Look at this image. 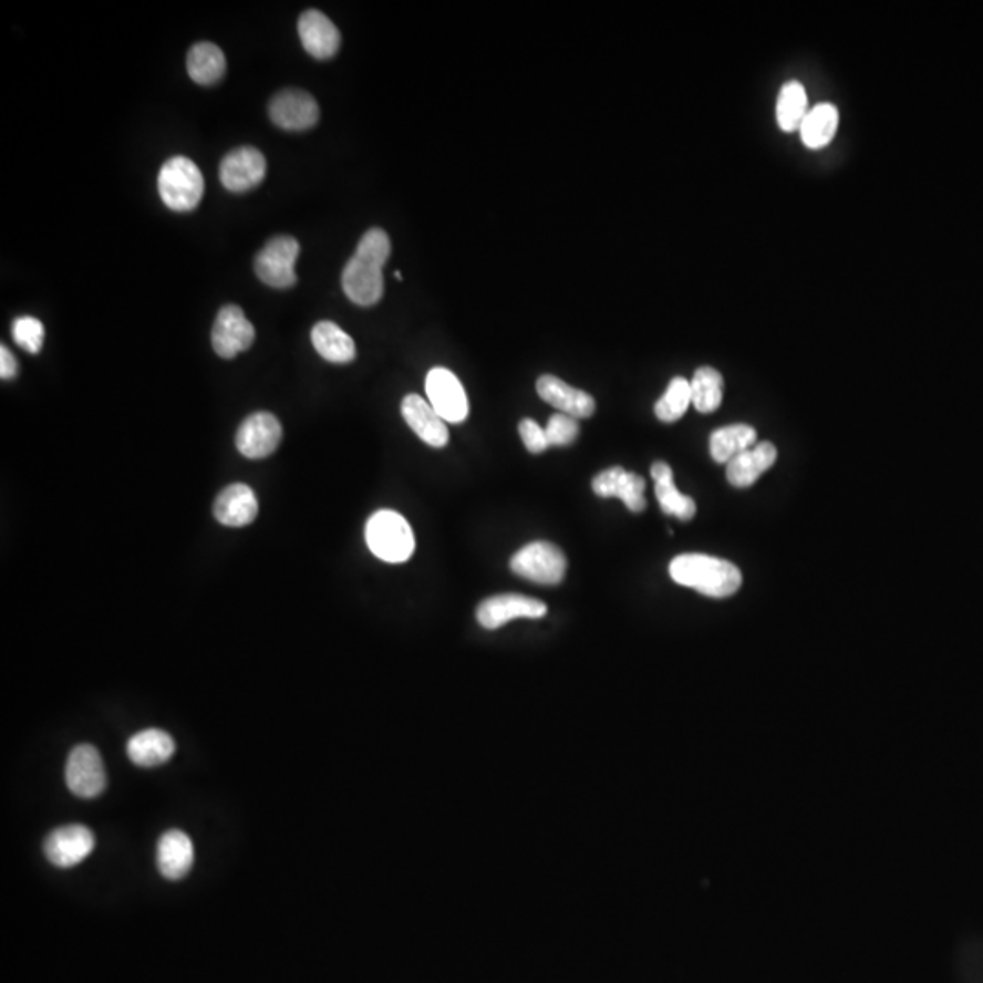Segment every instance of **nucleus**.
Returning a JSON list of instances; mask_svg holds the SVG:
<instances>
[{
  "mask_svg": "<svg viewBox=\"0 0 983 983\" xmlns=\"http://www.w3.org/2000/svg\"><path fill=\"white\" fill-rule=\"evenodd\" d=\"M390 237L381 228H370L343 270V290L359 307H372L384 292L383 267L389 261Z\"/></svg>",
  "mask_w": 983,
  "mask_h": 983,
  "instance_id": "nucleus-1",
  "label": "nucleus"
},
{
  "mask_svg": "<svg viewBox=\"0 0 983 983\" xmlns=\"http://www.w3.org/2000/svg\"><path fill=\"white\" fill-rule=\"evenodd\" d=\"M671 578L711 598H728L742 587V572L736 565L705 553H683L672 559Z\"/></svg>",
  "mask_w": 983,
  "mask_h": 983,
  "instance_id": "nucleus-2",
  "label": "nucleus"
},
{
  "mask_svg": "<svg viewBox=\"0 0 983 983\" xmlns=\"http://www.w3.org/2000/svg\"><path fill=\"white\" fill-rule=\"evenodd\" d=\"M161 199L169 210L190 211L199 206L205 194V179L197 164L175 155L163 164L157 179Z\"/></svg>",
  "mask_w": 983,
  "mask_h": 983,
  "instance_id": "nucleus-3",
  "label": "nucleus"
},
{
  "mask_svg": "<svg viewBox=\"0 0 983 983\" xmlns=\"http://www.w3.org/2000/svg\"><path fill=\"white\" fill-rule=\"evenodd\" d=\"M366 545L386 563H405L414 553L415 539L408 521L394 510H380L366 522Z\"/></svg>",
  "mask_w": 983,
  "mask_h": 983,
  "instance_id": "nucleus-4",
  "label": "nucleus"
},
{
  "mask_svg": "<svg viewBox=\"0 0 983 983\" xmlns=\"http://www.w3.org/2000/svg\"><path fill=\"white\" fill-rule=\"evenodd\" d=\"M510 569L534 583L559 584L567 572V558L556 545L534 541L514 553Z\"/></svg>",
  "mask_w": 983,
  "mask_h": 983,
  "instance_id": "nucleus-5",
  "label": "nucleus"
},
{
  "mask_svg": "<svg viewBox=\"0 0 983 983\" xmlns=\"http://www.w3.org/2000/svg\"><path fill=\"white\" fill-rule=\"evenodd\" d=\"M301 246L293 237H273L256 257V273L272 288H292L298 282L296 261Z\"/></svg>",
  "mask_w": 983,
  "mask_h": 983,
  "instance_id": "nucleus-6",
  "label": "nucleus"
},
{
  "mask_svg": "<svg viewBox=\"0 0 983 983\" xmlns=\"http://www.w3.org/2000/svg\"><path fill=\"white\" fill-rule=\"evenodd\" d=\"M66 785L77 798H97L106 789V768L97 748L82 743L73 748L66 762Z\"/></svg>",
  "mask_w": 983,
  "mask_h": 983,
  "instance_id": "nucleus-7",
  "label": "nucleus"
},
{
  "mask_svg": "<svg viewBox=\"0 0 983 983\" xmlns=\"http://www.w3.org/2000/svg\"><path fill=\"white\" fill-rule=\"evenodd\" d=\"M253 341L256 328L246 319L242 308L237 304L220 308L211 330V344L216 354L223 359H234L250 349Z\"/></svg>",
  "mask_w": 983,
  "mask_h": 983,
  "instance_id": "nucleus-8",
  "label": "nucleus"
},
{
  "mask_svg": "<svg viewBox=\"0 0 983 983\" xmlns=\"http://www.w3.org/2000/svg\"><path fill=\"white\" fill-rule=\"evenodd\" d=\"M282 439V426L276 415L268 412L251 414L237 431V451L246 459H265L272 456Z\"/></svg>",
  "mask_w": 983,
  "mask_h": 983,
  "instance_id": "nucleus-9",
  "label": "nucleus"
},
{
  "mask_svg": "<svg viewBox=\"0 0 983 983\" xmlns=\"http://www.w3.org/2000/svg\"><path fill=\"white\" fill-rule=\"evenodd\" d=\"M426 395L432 408L446 423H463L468 415V400L462 381L451 370L432 369L426 375Z\"/></svg>",
  "mask_w": 983,
  "mask_h": 983,
  "instance_id": "nucleus-10",
  "label": "nucleus"
},
{
  "mask_svg": "<svg viewBox=\"0 0 983 983\" xmlns=\"http://www.w3.org/2000/svg\"><path fill=\"white\" fill-rule=\"evenodd\" d=\"M95 849V836L84 825H64L52 830L44 841L48 861L61 869L77 866Z\"/></svg>",
  "mask_w": 983,
  "mask_h": 983,
  "instance_id": "nucleus-11",
  "label": "nucleus"
},
{
  "mask_svg": "<svg viewBox=\"0 0 983 983\" xmlns=\"http://www.w3.org/2000/svg\"><path fill=\"white\" fill-rule=\"evenodd\" d=\"M267 175V159L259 149L242 146L226 154L220 163V183L234 194L251 190L261 185Z\"/></svg>",
  "mask_w": 983,
  "mask_h": 983,
  "instance_id": "nucleus-12",
  "label": "nucleus"
},
{
  "mask_svg": "<svg viewBox=\"0 0 983 983\" xmlns=\"http://www.w3.org/2000/svg\"><path fill=\"white\" fill-rule=\"evenodd\" d=\"M545 614H547V604L544 601L521 594L492 596L477 607V621L488 630L507 625L508 621L516 618L539 620Z\"/></svg>",
  "mask_w": 983,
  "mask_h": 983,
  "instance_id": "nucleus-13",
  "label": "nucleus"
},
{
  "mask_svg": "<svg viewBox=\"0 0 983 983\" xmlns=\"http://www.w3.org/2000/svg\"><path fill=\"white\" fill-rule=\"evenodd\" d=\"M270 118L279 128L288 132H302L318 124L319 106L310 93L302 90H284L277 93L270 103Z\"/></svg>",
  "mask_w": 983,
  "mask_h": 983,
  "instance_id": "nucleus-14",
  "label": "nucleus"
},
{
  "mask_svg": "<svg viewBox=\"0 0 983 983\" xmlns=\"http://www.w3.org/2000/svg\"><path fill=\"white\" fill-rule=\"evenodd\" d=\"M401 414L405 417L406 425L414 431L415 436L425 441L426 445L434 446V448H443L448 445L451 434H448L446 421L421 395H406L401 403Z\"/></svg>",
  "mask_w": 983,
  "mask_h": 983,
  "instance_id": "nucleus-15",
  "label": "nucleus"
},
{
  "mask_svg": "<svg viewBox=\"0 0 983 983\" xmlns=\"http://www.w3.org/2000/svg\"><path fill=\"white\" fill-rule=\"evenodd\" d=\"M592 490L600 497H618L625 503L630 513H643L646 507L645 479L627 472L621 466H612L601 472L592 482Z\"/></svg>",
  "mask_w": 983,
  "mask_h": 983,
  "instance_id": "nucleus-16",
  "label": "nucleus"
},
{
  "mask_svg": "<svg viewBox=\"0 0 983 983\" xmlns=\"http://www.w3.org/2000/svg\"><path fill=\"white\" fill-rule=\"evenodd\" d=\"M538 394L548 405L573 420H587L596 412V401L583 390L573 389L556 375H541L538 380Z\"/></svg>",
  "mask_w": 983,
  "mask_h": 983,
  "instance_id": "nucleus-17",
  "label": "nucleus"
},
{
  "mask_svg": "<svg viewBox=\"0 0 983 983\" xmlns=\"http://www.w3.org/2000/svg\"><path fill=\"white\" fill-rule=\"evenodd\" d=\"M299 37L302 46L315 59H330L339 52L341 33L323 11L308 10L299 17Z\"/></svg>",
  "mask_w": 983,
  "mask_h": 983,
  "instance_id": "nucleus-18",
  "label": "nucleus"
},
{
  "mask_svg": "<svg viewBox=\"0 0 983 983\" xmlns=\"http://www.w3.org/2000/svg\"><path fill=\"white\" fill-rule=\"evenodd\" d=\"M194 844L190 836L179 829L166 830L157 844V867L168 880H180L194 866Z\"/></svg>",
  "mask_w": 983,
  "mask_h": 983,
  "instance_id": "nucleus-19",
  "label": "nucleus"
},
{
  "mask_svg": "<svg viewBox=\"0 0 983 983\" xmlns=\"http://www.w3.org/2000/svg\"><path fill=\"white\" fill-rule=\"evenodd\" d=\"M259 513L257 497L248 485H230L217 496L214 514L217 521L226 527H246L253 522Z\"/></svg>",
  "mask_w": 983,
  "mask_h": 983,
  "instance_id": "nucleus-20",
  "label": "nucleus"
},
{
  "mask_svg": "<svg viewBox=\"0 0 983 983\" xmlns=\"http://www.w3.org/2000/svg\"><path fill=\"white\" fill-rule=\"evenodd\" d=\"M175 753L174 737L161 728H146L130 737L126 754L137 767L152 768L166 764Z\"/></svg>",
  "mask_w": 983,
  "mask_h": 983,
  "instance_id": "nucleus-21",
  "label": "nucleus"
},
{
  "mask_svg": "<svg viewBox=\"0 0 983 983\" xmlns=\"http://www.w3.org/2000/svg\"><path fill=\"white\" fill-rule=\"evenodd\" d=\"M778 451L773 443H759L734 457L727 465V479L733 487L748 488L776 463Z\"/></svg>",
  "mask_w": 983,
  "mask_h": 983,
  "instance_id": "nucleus-22",
  "label": "nucleus"
},
{
  "mask_svg": "<svg viewBox=\"0 0 983 983\" xmlns=\"http://www.w3.org/2000/svg\"><path fill=\"white\" fill-rule=\"evenodd\" d=\"M651 474L655 483V497L660 501L661 510L666 516H674V518L683 519V521L694 518L696 503H694L692 497L685 496V494L677 490L676 485H674L671 466L663 462L654 463Z\"/></svg>",
  "mask_w": 983,
  "mask_h": 983,
  "instance_id": "nucleus-23",
  "label": "nucleus"
},
{
  "mask_svg": "<svg viewBox=\"0 0 983 983\" xmlns=\"http://www.w3.org/2000/svg\"><path fill=\"white\" fill-rule=\"evenodd\" d=\"M840 112L832 103H819L809 108L799 124V138L810 149H821L835 138Z\"/></svg>",
  "mask_w": 983,
  "mask_h": 983,
  "instance_id": "nucleus-24",
  "label": "nucleus"
},
{
  "mask_svg": "<svg viewBox=\"0 0 983 983\" xmlns=\"http://www.w3.org/2000/svg\"><path fill=\"white\" fill-rule=\"evenodd\" d=\"M312 343L318 354L330 363H350L358 354L354 339L332 321H321L312 328Z\"/></svg>",
  "mask_w": 983,
  "mask_h": 983,
  "instance_id": "nucleus-25",
  "label": "nucleus"
},
{
  "mask_svg": "<svg viewBox=\"0 0 983 983\" xmlns=\"http://www.w3.org/2000/svg\"><path fill=\"white\" fill-rule=\"evenodd\" d=\"M186 68L192 81L203 86H211L226 73V56L214 42H199L188 53Z\"/></svg>",
  "mask_w": 983,
  "mask_h": 983,
  "instance_id": "nucleus-26",
  "label": "nucleus"
},
{
  "mask_svg": "<svg viewBox=\"0 0 983 983\" xmlns=\"http://www.w3.org/2000/svg\"><path fill=\"white\" fill-rule=\"evenodd\" d=\"M756 431L748 425H731L717 428L711 436V456L716 463H731L734 457L753 448Z\"/></svg>",
  "mask_w": 983,
  "mask_h": 983,
  "instance_id": "nucleus-27",
  "label": "nucleus"
},
{
  "mask_svg": "<svg viewBox=\"0 0 983 983\" xmlns=\"http://www.w3.org/2000/svg\"><path fill=\"white\" fill-rule=\"evenodd\" d=\"M809 112L807 92L799 81L785 82L779 87L778 101H776V121L784 132H796L805 115Z\"/></svg>",
  "mask_w": 983,
  "mask_h": 983,
  "instance_id": "nucleus-28",
  "label": "nucleus"
},
{
  "mask_svg": "<svg viewBox=\"0 0 983 983\" xmlns=\"http://www.w3.org/2000/svg\"><path fill=\"white\" fill-rule=\"evenodd\" d=\"M692 405L702 414H712L722 405L723 377L716 369H697L691 381Z\"/></svg>",
  "mask_w": 983,
  "mask_h": 983,
  "instance_id": "nucleus-29",
  "label": "nucleus"
},
{
  "mask_svg": "<svg viewBox=\"0 0 983 983\" xmlns=\"http://www.w3.org/2000/svg\"><path fill=\"white\" fill-rule=\"evenodd\" d=\"M692 405L691 381L685 377H674L666 386L665 394L655 403L654 412L658 420L663 423H674L682 420L686 408Z\"/></svg>",
  "mask_w": 983,
  "mask_h": 983,
  "instance_id": "nucleus-30",
  "label": "nucleus"
},
{
  "mask_svg": "<svg viewBox=\"0 0 983 983\" xmlns=\"http://www.w3.org/2000/svg\"><path fill=\"white\" fill-rule=\"evenodd\" d=\"M11 333H13L15 343L22 350H27L28 354L35 355L41 352L42 343H44V324L39 319L31 318V315L17 318L13 321Z\"/></svg>",
  "mask_w": 983,
  "mask_h": 983,
  "instance_id": "nucleus-31",
  "label": "nucleus"
},
{
  "mask_svg": "<svg viewBox=\"0 0 983 983\" xmlns=\"http://www.w3.org/2000/svg\"><path fill=\"white\" fill-rule=\"evenodd\" d=\"M547 439L550 446H569L573 441L578 439L579 425L578 420H573L567 414H556L548 421Z\"/></svg>",
  "mask_w": 983,
  "mask_h": 983,
  "instance_id": "nucleus-32",
  "label": "nucleus"
},
{
  "mask_svg": "<svg viewBox=\"0 0 983 983\" xmlns=\"http://www.w3.org/2000/svg\"><path fill=\"white\" fill-rule=\"evenodd\" d=\"M519 436H521L522 443L527 446V451L532 452V454H541L550 446L547 439V432L534 420H522L519 423Z\"/></svg>",
  "mask_w": 983,
  "mask_h": 983,
  "instance_id": "nucleus-33",
  "label": "nucleus"
},
{
  "mask_svg": "<svg viewBox=\"0 0 983 983\" xmlns=\"http://www.w3.org/2000/svg\"><path fill=\"white\" fill-rule=\"evenodd\" d=\"M19 374V364L15 355L11 354L8 346H0V377L10 381Z\"/></svg>",
  "mask_w": 983,
  "mask_h": 983,
  "instance_id": "nucleus-34",
  "label": "nucleus"
}]
</instances>
